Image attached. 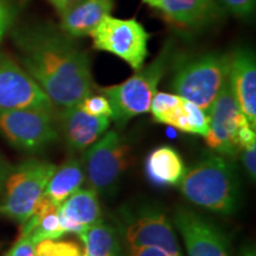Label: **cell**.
<instances>
[{
  "mask_svg": "<svg viewBox=\"0 0 256 256\" xmlns=\"http://www.w3.org/2000/svg\"><path fill=\"white\" fill-rule=\"evenodd\" d=\"M84 166L83 160L75 156L69 158L60 168H57L44 191V196L60 206L74 192H76L84 183Z\"/></svg>",
  "mask_w": 256,
  "mask_h": 256,
  "instance_id": "19",
  "label": "cell"
},
{
  "mask_svg": "<svg viewBox=\"0 0 256 256\" xmlns=\"http://www.w3.org/2000/svg\"><path fill=\"white\" fill-rule=\"evenodd\" d=\"M228 81L238 108L256 130V63L252 50L238 49L230 55Z\"/></svg>",
  "mask_w": 256,
  "mask_h": 256,
  "instance_id": "13",
  "label": "cell"
},
{
  "mask_svg": "<svg viewBox=\"0 0 256 256\" xmlns=\"http://www.w3.org/2000/svg\"><path fill=\"white\" fill-rule=\"evenodd\" d=\"M121 229L127 250L153 247L168 256H183L174 224L156 208L144 206L136 211H124Z\"/></svg>",
  "mask_w": 256,
  "mask_h": 256,
  "instance_id": "9",
  "label": "cell"
},
{
  "mask_svg": "<svg viewBox=\"0 0 256 256\" xmlns=\"http://www.w3.org/2000/svg\"><path fill=\"white\" fill-rule=\"evenodd\" d=\"M230 55L209 51L196 55H174L171 88L209 113L211 106L228 78Z\"/></svg>",
  "mask_w": 256,
  "mask_h": 256,
  "instance_id": "3",
  "label": "cell"
},
{
  "mask_svg": "<svg viewBox=\"0 0 256 256\" xmlns=\"http://www.w3.org/2000/svg\"><path fill=\"white\" fill-rule=\"evenodd\" d=\"M145 172L150 182L162 186H177L186 168L182 156L174 147L162 145L147 156Z\"/></svg>",
  "mask_w": 256,
  "mask_h": 256,
  "instance_id": "18",
  "label": "cell"
},
{
  "mask_svg": "<svg viewBox=\"0 0 256 256\" xmlns=\"http://www.w3.org/2000/svg\"><path fill=\"white\" fill-rule=\"evenodd\" d=\"M36 108L56 113L55 106L23 66L0 52V110Z\"/></svg>",
  "mask_w": 256,
  "mask_h": 256,
  "instance_id": "10",
  "label": "cell"
},
{
  "mask_svg": "<svg viewBox=\"0 0 256 256\" xmlns=\"http://www.w3.org/2000/svg\"><path fill=\"white\" fill-rule=\"evenodd\" d=\"M56 168L46 160L28 159L8 171L0 194V212L19 224L26 222Z\"/></svg>",
  "mask_w": 256,
  "mask_h": 256,
  "instance_id": "5",
  "label": "cell"
},
{
  "mask_svg": "<svg viewBox=\"0 0 256 256\" xmlns=\"http://www.w3.org/2000/svg\"><path fill=\"white\" fill-rule=\"evenodd\" d=\"M5 256H36V243L28 236H19Z\"/></svg>",
  "mask_w": 256,
  "mask_h": 256,
  "instance_id": "28",
  "label": "cell"
},
{
  "mask_svg": "<svg viewBox=\"0 0 256 256\" xmlns=\"http://www.w3.org/2000/svg\"><path fill=\"white\" fill-rule=\"evenodd\" d=\"M127 252H128L127 256H168L162 250H160V249L153 248V247L132 249V250H127Z\"/></svg>",
  "mask_w": 256,
  "mask_h": 256,
  "instance_id": "29",
  "label": "cell"
},
{
  "mask_svg": "<svg viewBox=\"0 0 256 256\" xmlns=\"http://www.w3.org/2000/svg\"><path fill=\"white\" fill-rule=\"evenodd\" d=\"M180 192L194 206L220 215H232L240 203V182L232 160L212 152L186 170Z\"/></svg>",
  "mask_w": 256,
  "mask_h": 256,
  "instance_id": "2",
  "label": "cell"
},
{
  "mask_svg": "<svg viewBox=\"0 0 256 256\" xmlns=\"http://www.w3.org/2000/svg\"><path fill=\"white\" fill-rule=\"evenodd\" d=\"M185 100V98H184ZM185 113L188 121V133L206 138L209 133V115L194 102L184 101Z\"/></svg>",
  "mask_w": 256,
  "mask_h": 256,
  "instance_id": "23",
  "label": "cell"
},
{
  "mask_svg": "<svg viewBox=\"0 0 256 256\" xmlns=\"http://www.w3.org/2000/svg\"><path fill=\"white\" fill-rule=\"evenodd\" d=\"M16 10L8 0H0V40L12 26L14 20Z\"/></svg>",
  "mask_w": 256,
  "mask_h": 256,
  "instance_id": "27",
  "label": "cell"
},
{
  "mask_svg": "<svg viewBox=\"0 0 256 256\" xmlns=\"http://www.w3.org/2000/svg\"><path fill=\"white\" fill-rule=\"evenodd\" d=\"M46 2H49V4L56 10L57 14L60 16L64 14L66 10L72 8L74 4H76L78 0H46Z\"/></svg>",
  "mask_w": 256,
  "mask_h": 256,
  "instance_id": "30",
  "label": "cell"
},
{
  "mask_svg": "<svg viewBox=\"0 0 256 256\" xmlns=\"http://www.w3.org/2000/svg\"><path fill=\"white\" fill-rule=\"evenodd\" d=\"M14 40L22 66L60 112L92 94L90 60L72 37L49 25L16 30Z\"/></svg>",
  "mask_w": 256,
  "mask_h": 256,
  "instance_id": "1",
  "label": "cell"
},
{
  "mask_svg": "<svg viewBox=\"0 0 256 256\" xmlns=\"http://www.w3.org/2000/svg\"><path fill=\"white\" fill-rule=\"evenodd\" d=\"M8 171H10V170L8 168V165H6V162H4V159H2V156H0V194H2V186H4L5 178H6V176H8Z\"/></svg>",
  "mask_w": 256,
  "mask_h": 256,
  "instance_id": "31",
  "label": "cell"
},
{
  "mask_svg": "<svg viewBox=\"0 0 256 256\" xmlns=\"http://www.w3.org/2000/svg\"><path fill=\"white\" fill-rule=\"evenodd\" d=\"M113 8L114 0H78L60 16V30L72 38L89 36Z\"/></svg>",
  "mask_w": 256,
  "mask_h": 256,
  "instance_id": "17",
  "label": "cell"
},
{
  "mask_svg": "<svg viewBox=\"0 0 256 256\" xmlns=\"http://www.w3.org/2000/svg\"><path fill=\"white\" fill-rule=\"evenodd\" d=\"M174 224L185 243L188 256H230L229 241L222 229L194 210L177 208Z\"/></svg>",
  "mask_w": 256,
  "mask_h": 256,
  "instance_id": "12",
  "label": "cell"
},
{
  "mask_svg": "<svg viewBox=\"0 0 256 256\" xmlns=\"http://www.w3.org/2000/svg\"><path fill=\"white\" fill-rule=\"evenodd\" d=\"M60 116L64 139L72 152L87 151L107 132L112 122L110 118L89 115L78 106L60 112Z\"/></svg>",
  "mask_w": 256,
  "mask_h": 256,
  "instance_id": "14",
  "label": "cell"
},
{
  "mask_svg": "<svg viewBox=\"0 0 256 256\" xmlns=\"http://www.w3.org/2000/svg\"><path fill=\"white\" fill-rule=\"evenodd\" d=\"M58 217L64 234H80L102 220L98 194L92 188H78L58 206Z\"/></svg>",
  "mask_w": 256,
  "mask_h": 256,
  "instance_id": "15",
  "label": "cell"
},
{
  "mask_svg": "<svg viewBox=\"0 0 256 256\" xmlns=\"http://www.w3.org/2000/svg\"><path fill=\"white\" fill-rule=\"evenodd\" d=\"M170 24L180 30H197L217 18L215 0H158L156 8Z\"/></svg>",
  "mask_w": 256,
  "mask_h": 256,
  "instance_id": "16",
  "label": "cell"
},
{
  "mask_svg": "<svg viewBox=\"0 0 256 256\" xmlns=\"http://www.w3.org/2000/svg\"><path fill=\"white\" fill-rule=\"evenodd\" d=\"M238 154H241L243 168L247 172L249 178L255 180L256 177V142L242 147Z\"/></svg>",
  "mask_w": 256,
  "mask_h": 256,
  "instance_id": "26",
  "label": "cell"
},
{
  "mask_svg": "<svg viewBox=\"0 0 256 256\" xmlns=\"http://www.w3.org/2000/svg\"><path fill=\"white\" fill-rule=\"evenodd\" d=\"M256 0H222V2L234 16L248 18L254 14Z\"/></svg>",
  "mask_w": 256,
  "mask_h": 256,
  "instance_id": "25",
  "label": "cell"
},
{
  "mask_svg": "<svg viewBox=\"0 0 256 256\" xmlns=\"http://www.w3.org/2000/svg\"><path fill=\"white\" fill-rule=\"evenodd\" d=\"M183 98L177 94H170V92H156L153 96L150 112L152 113V118L156 122L168 124V120L171 119L172 114L180 104Z\"/></svg>",
  "mask_w": 256,
  "mask_h": 256,
  "instance_id": "21",
  "label": "cell"
},
{
  "mask_svg": "<svg viewBox=\"0 0 256 256\" xmlns=\"http://www.w3.org/2000/svg\"><path fill=\"white\" fill-rule=\"evenodd\" d=\"M238 256H256L254 246L248 244V246H246V247H243L241 249V252H240Z\"/></svg>",
  "mask_w": 256,
  "mask_h": 256,
  "instance_id": "32",
  "label": "cell"
},
{
  "mask_svg": "<svg viewBox=\"0 0 256 256\" xmlns=\"http://www.w3.org/2000/svg\"><path fill=\"white\" fill-rule=\"evenodd\" d=\"M94 49L110 52L139 70L148 56L150 34L136 19L115 18L110 14L92 31Z\"/></svg>",
  "mask_w": 256,
  "mask_h": 256,
  "instance_id": "7",
  "label": "cell"
},
{
  "mask_svg": "<svg viewBox=\"0 0 256 256\" xmlns=\"http://www.w3.org/2000/svg\"><path fill=\"white\" fill-rule=\"evenodd\" d=\"M144 2H145L146 4H148L150 6H152L153 8H156V2H158V0H144Z\"/></svg>",
  "mask_w": 256,
  "mask_h": 256,
  "instance_id": "33",
  "label": "cell"
},
{
  "mask_svg": "<svg viewBox=\"0 0 256 256\" xmlns=\"http://www.w3.org/2000/svg\"><path fill=\"white\" fill-rule=\"evenodd\" d=\"M130 154L132 150L126 138L116 130H107L82 159L89 188L98 194H112L130 166Z\"/></svg>",
  "mask_w": 256,
  "mask_h": 256,
  "instance_id": "6",
  "label": "cell"
},
{
  "mask_svg": "<svg viewBox=\"0 0 256 256\" xmlns=\"http://www.w3.org/2000/svg\"><path fill=\"white\" fill-rule=\"evenodd\" d=\"M174 55V46L168 40L159 55L147 66L136 70L133 76L119 84L101 88L112 107L110 119L118 126L124 127L133 118L148 113L153 96L158 86L171 66Z\"/></svg>",
  "mask_w": 256,
  "mask_h": 256,
  "instance_id": "4",
  "label": "cell"
},
{
  "mask_svg": "<svg viewBox=\"0 0 256 256\" xmlns=\"http://www.w3.org/2000/svg\"><path fill=\"white\" fill-rule=\"evenodd\" d=\"M55 114L36 108L0 110V133L16 148L38 152L58 139Z\"/></svg>",
  "mask_w": 256,
  "mask_h": 256,
  "instance_id": "8",
  "label": "cell"
},
{
  "mask_svg": "<svg viewBox=\"0 0 256 256\" xmlns=\"http://www.w3.org/2000/svg\"><path fill=\"white\" fill-rule=\"evenodd\" d=\"M87 256H124L119 230L110 224H95L80 234Z\"/></svg>",
  "mask_w": 256,
  "mask_h": 256,
  "instance_id": "20",
  "label": "cell"
},
{
  "mask_svg": "<svg viewBox=\"0 0 256 256\" xmlns=\"http://www.w3.org/2000/svg\"><path fill=\"white\" fill-rule=\"evenodd\" d=\"M81 254V246L74 241L44 240L36 244V256H80Z\"/></svg>",
  "mask_w": 256,
  "mask_h": 256,
  "instance_id": "22",
  "label": "cell"
},
{
  "mask_svg": "<svg viewBox=\"0 0 256 256\" xmlns=\"http://www.w3.org/2000/svg\"><path fill=\"white\" fill-rule=\"evenodd\" d=\"M209 133L206 136V145L212 152L232 160L238 156V130L246 116L234 98L229 81L226 83L211 106L209 113Z\"/></svg>",
  "mask_w": 256,
  "mask_h": 256,
  "instance_id": "11",
  "label": "cell"
},
{
  "mask_svg": "<svg viewBox=\"0 0 256 256\" xmlns=\"http://www.w3.org/2000/svg\"><path fill=\"white\" fill-rule=\"evenodd\" d=\"M80 110L94 116H112V107L104 95L89 94L78 104Z\"/></svg>",
  "mask_w": 256,
  "mask_h": 256,
  "instance_id": "24",
  "label": "cell"
},
{
  "mask_svg": "<svg viewBox=\"0 0 256 256\" xmlns=\"http://www.w3.org/2000/svg\"><path fill=\"white\" fill-rule=\"evenodd\" d=\"M80 256H87V255H86V252H82V254L80 255Z\"/></svg>",
  "mask_w": 256,
  "mask_h": 256,
  "instance_id": "34",
  "label": "cell"
}]
</instances>
